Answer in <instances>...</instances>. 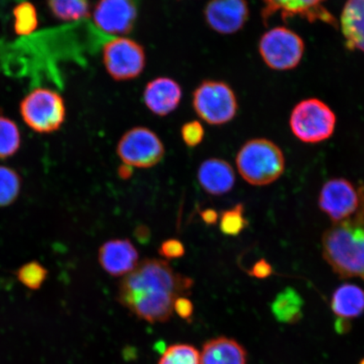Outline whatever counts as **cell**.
<instances>
[{
  "label": "cell",
  "mask_w": 364,
  "mask_h": 364,
  "mask_svg": "<svg viewBox=\"0 0 364 364\" xmlns=\"http://www.w3.org/2000/svg\"><path fill=\"white\" fill-rule=\"evenodd\" d=\"M194 282L173 269L161 259H144L133 272L122 277L117 299L141 320L163 323L174 313L176 300L188 297Z\"/></svg>",
  "instance_id": "6da1fadb"
},
{
  "label": "cell",
  "mask_w": 364,
  "mask_h": 364,
  "mask_svg": "<svg viewBox=\"0 0 364 364\" xmlns=\"http://www.w3.org/2000/svg\"><path fill=\"white\" fill-rule=\"evenodd\" d=\"M321 245L323 258L340 279L364 282V218L332 225Z\"/></svg>",
  "instance_id": "7a4b0ae2"
},
{
  "label": "cell",
  "mask_w": 364,
  "mask_h": 364,
  "mask_svg": "<svg viewBox=\"0 0 364 364\" xmlns=\"http://www.w3.org/2000/svg\"><path fill=\"white\" fill-rule=\"evenodd\" d=\"M236 166L240 175L249 184L267 186L284 174L285 158L281 149L272 141L255 139L240 148Z\"/></svg>",
  "instance_id": "3957f363"
},
{
  "label": "cell",
  "mask_w": 364,
  "mask_h": 364,
  "mask_svg": "<svg viewBox=\"0 0 364 364\" xmlns=\"http://www.w3.org/2000/svg\"><path fill=\"white\" fill-rule=\"evenodd\" d=\"M318 205L333 224L364 218V185L345 178H332L323 185Z\"/></svg>",
  "instance_id": "277c9868"
},
{
  "label": "cell",
  "mask_w": 364,
  "mask_h": 364,
  "mask_svg": "<svg viewBox=\"0 0 364 364\" xmlns=\"http://www.w3.org/2000/svg\"><path fill=\"white\" fill-rule=\"evenodd\" d=\"M20 112L31 130L38 134H52L65 122L66 106L62 95L55 90L38 88L23 98Z\"/></svg>",
  "instance_id": "5b68a950"
},
{
  "label": "cell",
  "mask_w": 364,
  "mask_h": 364,
  "mask_svg": "<svg viewBox=\"0 0 364 364\" xmlns=\"http://www.w3.org/2000/svg\"><path fill=\"white\" fill-rule=\"evenodd\" d=\"M336 116L331 108L317 99H309L297 105L290 117L293 134L304 143L317 144L333 134Z\"/></svg>",
  "instance_id": "8992f818"
},
{
  "label": "cell",
  "mask_w": 364,
  "mask_h": 364,
  "mask_svg": "<svg viewBox=\"0 0 364 364\" xmlns=\"http://www.w3.org/2000/svg\"><path fill=\"white\" fill-rule=\"evenodd\" d=\"M193 103L199 117L211 125L227 124L238 110L234 90L221 81L203 82L194 91Z\"/></svg>",
  "instance_id": "52a82bcc"
},
{
  "label": "cell",
  "mask_w": 364,
  "mask_h": 364,
  "mask_svg": "<svg viewBox=\"0 0 364 364\" xmlns=\"http://www.w3.org/2000/svg\"><path fill=\"white\" fill-rule=\"evenodd\" d=\"M117 156L125 165L150 168L158 165L165 156V147L156 133L146 127H134L122 136Z\"/></svg>",
  "instance_id": "ba28073f"
},
{
  "label": "cell",
  "mask_w": 364,
  "mask_h": 364,
  "mask_svg": "<svg viewBox=\"0 0 364 364\" xmlns=\"http://www.w3.org/2000/svg\"><path fill=\"white\" fill-rule=\"evenodd\" d=\"M259 51L268 67L276 70H289L301 61L304 45L294 31L276 27L262 36Z\"/></svg>",
  "instance_id": "9c48e42d"
},
{
  "label": "cell",
  "mask_w": 364,
  "mask_h": 364,
  "mask_svg": "<svg viewBox=\"0 0 364 364\" xmlns=\"http://www.w3.org/2000/svg\"><path fill=\"white\" fill-rule=\"evenodd\" d=\"M102 58L108 74L117 81L136 78L146 63L142 46L125 38H117L105 44Z\"/></svg>",
  "instance_id": "30bf717a"
},
{
  "label": "cell",
  "mask_w": 364,
  "mask_h": 364,
  "mask_svg": "<svg viewBox=\"0 0 364 364\" xmlns=\"http://www.w3.org/2000/svg\"><path fill=\"white\" fill-rule=\"evenodd\" d=\"M136 17L134 0H99L93 13L95 25L109 35L130 33Z\"/></svg>",
  "instance_id": "8fae6325"
},
{
  "label": "cell",
  "mask_w": 364,
  "mask_h": 364,
  "mask_svg": "<svg viewBox=\"0 0 364 364\" xmlns=\"http://www.w3.org/2000/svg\"><path fill=\"white\" fill-rule=\"evenodd\" d=\"M204 16L217 33L233 34L248 20V4L245 0H210L205 8Z\"/></svg>",
  "instance_id": "7c38bea8"
},
{
  "label": "cell",
  "mask_w": 364,
  "mask_h": 364,
  "mask_svg": "<svg viewBox=\"0 0 364 364\" xmlns=\"http://www.w3.org/2000/svg\"><path fill=\"white\" fill-rule=\"evenodd\" d=\"M98 260L109 275L124 277L139 265V254L130 240L114 239L100 247Z\"/></svg>",
  "instance_id": "4fadbf2b"
},
{
  "label": "cell",
  "mask_w": 364,
  "mask_h": 364,
  "mask_svg": "<svg viewBox=\"0 0 364 364\" xmlns=\"http://www.w3.org/2000/svg\"><path fill=\"white\" fill-rule=\"evenodd\" d=\"M182 91L176 81L161 77L147 85L144 100L147 107L158 116H166L176 110L181 102Z\"/></svg>",
  "instance_id": "5bb4252c"
},
{
  "label": "cell",
  "mask_w": 364,
  "mask_h": 364,
  "mask_svg": "<svg viewBox=\"0 0 364 364\" xmlns=\"http://www.w3.org/2000/svg\"><path fill=\"white\" fill-rule=\"evenodd\" d=\"M198 180L205 192L213 196H221L233 189L235 174L233 167L224 159L212 158L200 166Z\"/></svg>",
  "instance_id": "9a60e30c"
},
{
  "label": "cell",
  "mask_w": 364,
  "mask_h": 364,
  "mask_svg": "<svg viewBox=\"0 0 364 364\" xmlns=\"http://www.w3.org/2000/svg\"><path fill=\"white\" fill-rule=\"evenodd\" d=\"M324 0H264L265 16L280 12L283 17L301 16L309 21H321L335 25L331 14L323 6Z\"/></svg>",
  "instance_id": "2e32d148"
},
{
  "label": "cell",
  "mask_w": 364,
  "mask_h": 364,
  "mask_svg": "<svg viewBox=\"0 0 364 364\" xmlns=\"http://www.w3.org/2000/svg\"><path fill=\"white\" fill-rule=\"evenodd\" d=\"M200 364H247V353L237 341L220 336L203 345Z\"/></svg>",
  "instance_id": "e0dca14e"
},
{
  "label": "cell",
  "mask_w": 364,
  "mask_h": 364,
  "mask_svg": "<svg viewBox=\"0 0 364 364\" xmlns=\"http://www.w3.org/2000/svg\"><path fill=\"white\" fill-rule=\"evenodd\" d=\"M341 27L348 47L364 53V0H348Z\"/></svg>",
  "instance_id": "ac0fdd59"
},
{
  "label": "cell",
  "mask_w": 364,
  "mask_h": 364,
  "mask_svg": "<svg viewBox=\"0 0 364 364\" xmlns=\"http://www.w3.org/2000/svg\"><path fill=\"white\" fill-rule=\"evenodd\" d=\"M331 308L336 316L345 320L362 316L364 313V290L355 284L341 285L332 294Z\"/></svg>",
  "instance_id": "d6986e66"
},
{
  "label": "cell",
  "mask_w": 364,
  "mask_h": 364,
  "mask_svg": "<svg viewBox=\"0 0 364 364\" xmlns=\"http://www.w3.org/2000/svg\"><path fill=\"white\" fill-rule=\"evenodd\" d=\"M304 306L302 296L292 287H288L273 299L271 311L277 321L293 325L302 320Z\"/></svg>",
  "instance_id": "ffe728a7"
},
{
  "label": "cell",
  "mask_w": 364,
  "mask_h": 364,
  "mask_svg": "<svg viewBox=\"0 0 364 364\" xmlns=\"http://www.w3.org/2000/svg\"><path fill=\"white\" fill-rule=\"evenodd\" d=\"M53 16L65 22L84 19L90 14V0H48Z\"/></svg>",
  "instance_id": "44dd1931"
},
{
  "label": "cell",
  "mask_w": 364,
  "mask_h": 364,
  "mask_svg": "<svg viewBox=\"0 0 364 364\" xmlns=\"http://www.w3.org/2000/svg\"><path fill=\"white\" fill-rule=\"evenodd\" d=\"M21 144V132L16 122L9 117L0 116V159L16 154Z\"/></svg>",
  "instance_id": "7402d4cb"
},
{
  "label": "cell",
  "mask_w": 364,
  "mask_h": 364,
  "mask_svg": "<svg viewBox=\"0 0 364 364\" xmlns=\"http://www.w3.org/2000/svg\"><path fill=\"white\" fill-rule=\"evenodd\" d=\"M21 177L11 167L0 166V208L10 206L19 198Z\"/></svg>",
  "instance_id": "603a6c76"
},
{
  "label": "cell",
  "mask_w": 364,
  "mask_h": 364,
  "mask_svg": "<svg viewBox=\"0 0 364 364\" xmlns=\"http://www.w3.org/2000/svg\"><path fill=\"white\" fill-rule=\"evenodd\" d=\"M14 29L19 36L33 33L38 27V16L36 7L30 2H22L14 9Z\"/></svg>",
  "instance_id": "cb8c5ba5"
},
{
  "label": "cell",
  "mask_w": 364,
  "mask_h": 364,
  "mask_svg": "<svg viewBox=\"0 0 364 364\" xmlns=\"http://www.w3.org/2000/svg\"><path fill=\"white\" fill-rule=\"evenodd\" d=\"M245 206L242 203L235 205L232 208L223 211L220 216V230L226 236H237L248 225L245 218Z\"/></svg>",
  "instance_id": "d4e9b609"
},
{
  "label": "cell",
  "mask_w": 364,
  "mask_h": 364,
  "mask_svg": "<svg viewBox=\"0 0 364 364\" xmlns=\"http://www.w3.org/2000/svg\"><path fill=\"white\" fill-rule=\"evenodd\" d=\"M158 364H200V353L192 345H171L163 353Z\"/></svg>",
  "instance_id": "484cf974"
},
{
  "label": "cell",
  "mask_w": 364,
  "mask_h": 364,
  "mask_svg": "<svg viewBox=\"0 0 364 364\" xmlns=\"http://www.w3.org/2000/svg\"><path fill=\"white\" fill-rule=\"evenodd\" d=\"M47 268L38 262H30L24 264L16 272L20 283L31 290H38L43 286L48 277Z\"/></svg>",
  "instance_id": "4316f807"
},
{
  "label": "cell",
  "mask_w": 364,
  "mask_h": 364,
  "mask_svg": "<svg viewBox=\"0 0 364 364\" xmlns=\"http://www.w3.org/2000/svg\"><path fill=\"white\" fill-rule=\"evenodd\" d=\"M181 136L188 147L198 146L204 138L203 127L197 121L189 122L182 127Z\"/></svg>",
  "instance_id": "83f0119b"
},
{
  "label": "cell",
  "mask_w": 364,
  "mask_h": 364,
  "mask_svg": "<svg viewBox=\"0 0 364 364\" xmlns=\"http://www.w3.org/2000/svg\"><path fill=\"white\" fill-rule=\"evenodd\" d=\"M186 249L183 243L177 239H169L164 241L159 248V254L168 260L178 259L184 256Z\"/></svg>",
  "instance_id": "f1b7e54d"
},
{
  "label": "cell",
  "mask_w": 364,
  "mask_h": 364,
  "mask_svg": "<svg viewBox=\"0 0 364 364\" xmlns=\"http://www.w3.org/2000/svg\"><path fill=\"white\" fill-rule=\"evenodd\" d=\"M273 273V268L269 262L266 259L262 258L254 264L250 270L249 275L257 277L259 279H265L272 276Z\"/></svg>",
  "instance_id": "f546056e"
},
{
  "label": "cell",
  "mask_w": 364,
  "mask_h": 364,
  "mask_svg": "<svg viewBox=\"0 0 364 364\" xmlns=\"http://www.w3.org/2000/svg\"><path fill=\"white\" fill-rule=\"evenodd\" d=\"M174 312L182 318L189 320L193 316V304L188 297H180L176 300Z\"/></svg>",
  "instance_id": "4dcf8cb0"
},
{
  "label": "cell",
  "mask_w": 364,
  "mask_h": 364,
  "mask_svg": "<svg viewBox=\"0 0 364 364\" xmlns=\"http://www.w3.org/2000/svg\"><path fill=\"white\" fill-rule=\"evenodd\" d=\"M200 216H201L205 224L208 226L215 225L218 220H220V215L213 208L205 209V210L200 213Z\"/></svg>",
  "instance_id": "1f68e13d"
},
{
  "label": "cell",
  "mask_w": 364,
  "mask_h": 364,
  "mask_svg": "<svg viewBox=\"0 0 364 364\" xmlns=\"http://www.w3.org/2000/svg\"><path fill=\"white\" fill-rule=\"evenodd\" d=\"M135 237L141 243H147L150 239V230L147 226L139 225L134 231Z\"/></svg>",
  "instance_id": "d6a6232c"
},
{
  "label": "cell",
  "mask_w": 364,
  "mask_h": 364,
  "mask_svg": "<svg viewBox=\"0 0 364 364\" xmlns=\"http://www.w3.org/2000/svg\"><path fill=\"white\" fill-rule=\"evenodd\" d=\"M117 174L119 176L121 179L129 180L134 174L133 167L124 164V165L118 167Z\"/></svg>",
  "instance_id": "836d02e7"
},
{
  "label": "cell",
  "mask_w": 364,
  "mask_h": 364,
  "mask_svg": "<svg viewBox=\"0 0 364 364\" xmlns=\"http://www.w3.org/2000/svg\"><path fill=\"white\" fill-rule=\"evenodd\" d=\"M335 327L336 331H338V333H346V332L350 330L349 321L338 318V321L336 322Z\"/></svg>",
  "instance_id": "e575fe53"
},
{
  "label": "cell",
  "mask_w": 364,
  "mask_h": 364,
  "mask_svg": "<svg viewBox=\"0 0 364 364\" xmlns=\"http://www.w3.org/2000/svg\"><path fill=\"white\" fill-rule=\"evenodd\" d=\"M358 364H364V358H363L362 360L359 362Z\"/></svg>",
  "instance_id": "d590c367"
}]
</instances>
